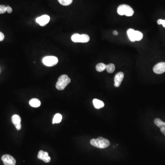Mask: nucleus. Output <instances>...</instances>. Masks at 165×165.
<instances>
[{
    "label": "nucleus",
    "mask_w": 165,
    "mask_h": 165,
    "mask_svg": "<svg viewBox=\"0 0 165 165\" xmlns=\"http://www.w3.org/2000/svg\"><path fill=\"white\" fill-rule=\"evenodd\" d=\"M90 144L92 146L100 149L107 148L110 144L108 140L102 137H100L96 139H92L90 140Z\"/></svg>",
    "instance_id": "1"
},
{
    "label": "nucleus",
    "mask_w": 165,
    "mask_h": 165,
    "mask_svg": "<svg viewBox=\"0 0 165 165\" xmlns=\"http://www.w3.org/2000/svg\"><path fill=\"white\" fill-rule=\"evenodd\" d=\"M71 79L68 76L65 74L62 75L58 79V81L56 84V88L58 90H63L66 86L70 83Z\"/></svg>",
    "instance_id": "2"
},
{
    "label": "nucleus",
    "mask_w": 165,
    "mask_h": 165,
    "mask_svg": "<svg viewBox=\"0 0 165 165\" xmlns=\"http://www.w3.org/2000/svg\"><path fill=\"white\" fill-rule=\"evenodd\" d=\"M118 14L120 15H126V16L130 17L134 13V11L130 6L126 4L120 5L117 9Z\"/></svg>",
    "instance_id": "3"
},
{
    "label": "nucleus",
    "mask_w": 165,
    "mask_h": 165,
    "mask_svg": "<svg viewBox=\"0 0 165 165\" xmlns=\"http://www.w3.org/2000/svg\"><path fill=\"white\" fill-rule=\"evenodd\" d=\"M71 39L75 43H87L90 41V38L86 34L79 35L77 33L73 34L71 37Z\"/></svg>",
    "instance_id": "4"
},
{
    "label": "nucleus",
    "mask_w": 165,
    "mask_h": 165,
    "mask_svg": "<svg viewBox=\"0 0 165 165\" xmlns=\"http://www.w3.org/2000/svg\"><path fill=\"white\" fill-rule=\"evenodd\" d=\"M42 61L45 66L53 67L57 64L58 59L55 56H47L43 58Z\"/></svg>",
    "instance_id": "5"
},
{
    "label": "nucleus",
    "mask_w": 165,
    "mask_h": 165,
    "mask_svg": "<svg viewBox=\"0 0 165 165\" xmlns=\"http://www.w3.org/2000/svg\"><path fill=\"white\" fill-rule=\"evenodd\" d=\"M4 165H15L16 161L14 158L9 155H4L1 157Z\"/></svg>",
    "instance_id": "6"
},
{
    "label": "nucleus",
    "mask_w": 165,
    "mask_h": 165,
    "mask_svg": "<svg viewBox=\"0 0 165 165\" xmlns=\"http://www.w3.org/2000/svg\"><path fill=\"white\" fill-rule=\"evenodd\" d=\"M153 71L156 74H162L165 72V62H161L156 64L153 67Z\"/></svg>",
    "instance_id": "7"
},
{
    "label": "nucleus",
    "mask_w": 165,
    "mask_h": 165,
    "mask_svg": "<svg viewBox=\"0 0 165 165\" xmlns=\"http://www.w3.org/2000/svg\"><path fill=\"white\" fill-rule=\"evenodd\" d=\"M50 20V17L47 15H42L41 16L37 17L36 22L41 26H45L48 23Z\"/></svg>",
    "instance_id": "8"
},
{
    "label": "nucleus",
    "mask_w": 165,
    "mask_h": 165,
    "mask_svg": "<svg viewBox=\"0 0 165 165\" xmlns=\"http://www.w3.org/2000/svg\"><path fill=\"white\" fill-rule=\"evenodd\" d=\"M37 157L39 159L41 160L45 163L49 162L51 160V157L49 156L48 153L47 152H45L43 150H40L39 152Z\"/></svg>",
    "instance_id": "9"
},
{
    "label": "nucleus",
    "mask_w": 165,
    "mask_h": 165,
    "mask_svg": "<svg viewBox=\"0 0 165 165\" xmlns=\"http://www.w3.org/2000/svg\"><path fill=\"white\" fill-rule=\"evenodd\" d=\"M124 73L122 72H119L116 74L114 78V86L119 87L124 79Z\"/></svg>",
    "instance_id": "10"
},
{
    "label": "nucleus",
    "mask_w": 165,
    "mask_h": 165,
    "mask_svg": "<svg viewBox=\"0 0 165 165\" xmlns=\"http://www.w3.org/2000/svg\"><path fill=\"white\" fill-rule=\"evenodd\" d=\"M93 103L94 106L97 109L103 108L104 106V103L102 101L97 99H94L93 100Z\"/></svg>",
    "instance_id": "11"
},
{
    "label": "nucleus",
    "mask_w": 165,
    "mask_h": 165,
    "mask_svg": "<svg viewBox=\"0 0 165 165\" xmlns=\"http://www.w3.org/2000/svg\"><path fill=\"white\" fill-rule=\"evenodd\" d=\"M29 104L30 106L33 108H39L41 105V101L36 98H34L30 100V101L29 102Z\"/></svg>",
    "instance_id": "12"
},
{
    "label": "nucleus",
    "mask_w": 165,
    "mask_h": 165,
    "mask_svg": "<svg viewBox=\"0 0 165 165\" xmlns=\"http://www.w3.org/2000/svg\"><path fill=\"white\" fill-rule=\"evenodd\" d=\"M135 30L134 29H129L127 31V34L131 41L134 42L136 41L135 37Z\"/></svg>",
    "instance_id": "13"
},
{
    "label": "nucleus",
    "mask_w": 165,
    "mask_h": 165,
    "mask_svg": "<svg viewBox=\"0 0 165 165\" xmlns=\"http://www.w3.org/2000/svg\"><path fill=\"white\" fill-rule=\"evenodd\" d=\"M12 121L13 124L14 125L19 124H21V119L19 116L18 115L15 114L13 116L12 118Z\"/></svg>",
    "instance_id": "14"
},
{
    "label": "nucleus",
    "mask_w": 165,
    "mask_h": 165,
    "mask_svg": "<svg viewBox=\"0 0 165 165\" xmlns=\"http://www.w3.org/2000/svg\"><path fill=\"white\" fill-rule=\"evenodd\" d=\"M62 117L60 113H57L53 118L52 124H59L62 120Z\"/></svg>",
    "instance_id": "15"
},
{
    "label": "nucleus",
    "mask_w": 165,
    "mask_h": 165,
    "mask_svg": "<svg viewBox=\"0 0 165 165\" xmlns=\"http://www.w3.org/2000/svg\"><path fill=\"white\" fill-rule=\"evenodd\" d=\"M106 65L103 63H100L96 66V70L99 72H102L106 70Z\"/></svg>",
    "instance_id": "16"
},
{
    "label": "nucleus",
    "mask_w": 165,
    "mask_h": 165,
    "mask_svg": "<svg viewBox=\"0 0 165 165\" xmlns=\"http://www.w3.org/2000/svg\"><path fill=\"white\" fill-rule=\"evenodd\" d=\"M106 70L108 73H112L114 72L115 70V66L113 64H109L106 65Z\"/></svg>",
    "instance_id": "17"
},
{
    "label": "nucleus",
    "mask_w": 165,
    "mask_h": 165,
    "mask_svg": "<svg viewBox=\"0 0 165 165\" xmlns=\"http://www.w3.org/2000/svg\"><path fill=\"white\" fill-rule=\"evenodd\" d=\"M135 37L136 41H141L143 38V35L141 32L135 30Z\"/></svg>",
    "instance_id": "18"
},
{
    "label": "nucleus",
    "mask_w": 165,
    "mask_h": 165,
    "mask_svg": "<svg viewBox=\"0 0 165 165\" xmlns=\"http://www.w3.org/2000/svg\"><path fill=\"white\" fill-rule=\"evenodd\" d=\"M61 5L63 6H68L73 2V0H58Z\"/></svg>",
    "instance_id": "19"
},
{
    "label": "nucleus",
    "mask_w": 165,
    "mask_h": 165,
    "mask_svg": "<svg viewBox=\"0 0 165 165\" xmlns=\"http://www.w3.org/2000/svg\"><path fill=\"white\" fill-rule=\"evenodd\" d=\"M163 122L162 120H160L159 118H156L154 121V123L157 126V127H159L160 125L162 124Z\"/></svg>",
    "instance_id": "20"
},
{
    "label": "nucleus",
    "mask_w": 165,
    "mask_h": 165,
    "mask_svg": "<svg viewBox=\"0 0 165 165\" xmlns=\"http://www.w3.org/2000/svg\"><path fill=\"white\" fill-rule=\"evenodd\" d=\"M7 12L6 6L0 5V14H3Z\"/></svg>",
    "instance_id": "21"
},
{
    "label": "nucleus",
    "mask_w": 165,
    "mask_h": 165,
    "mask_svg": "<svg viewBox=\"0 0 165 165\" xmlns=\"http://www.w3.org/2000/svg\"><path fill=\"white\" fill-rule=\"evenodd\" d=\"M159 128H160V130L163 134L165 135V122H163L162 124L160 125Z\"/></svg>",
    "instance_id": "22"
},
{
    "label": "nucleus",
    "mask_w": 165,
    "mask_h": 165,
    "mask_svg": "<svg viewBox=\"0 0 165 165\" xmlns=\"http://www.w3.org/2000/svg\"><path fill=\"white\" fill-rule=\"evenodd\" d=\"M157 23L159 25L162 24L163 27L165 28V20L161 19H159L157 21Z\"/></svg>",
    "instance_id": "23"
},
{
    "label": "nucleus",
    "mask_w": 165,
    "mask_h": 165,
    "mask_svg": "<svg viewBox=\"0 0 165 165\" xmlns=\"http://www.w3.org/2000/svg\"><path fill=\"white\" fill-rule=\"evenodd\" d=\"M6 9H7V12L8 13H12V11H13L12 8H11L10 6H7V7H6Z\"/></svg>",
    "instance_id": "24"
},
{
    "label": "nucleus",
    "mask_w": 165,
    "mask_h": 165,
    "mask_svg": "<svg viewBox=\"0 0 165 165\" xmlns=\"http://www.w3.org/2000/svg\"><path fill=\"white\" fill-rule=\"evenodd\" d=\"M4 39V35L3 33L0 32V41H3Z\"/></svg>",
    "instance_id": "25"
},
{
    "label": "nucleus",
    "mask_w": 165,
    "mask_h": 165,
    "mask_svg": "<svg viewBox=\"0 0 165 165\" xmlns=\"http://www.w3.org/2000/svg\"><path fill=\"white\" fill-rule=\"evenodd\" d=\"M15 127L18 130H20L21 128V124H19L16 125H15Z\"/></svg>",
    "instance_id": "26"
},
{
    "label": "nucleus",
    "mask_w": 165,
    "mask_h": 165,
    "mask_svg": "<svg viewBox=\"0 0 165 165\" xmlns=\"http://www.w3.org/2000/svg\"><path fill=\"white\" fill-rule=\"evenodd\" d=\"M113 34L115 35H118V32L115 30V31H113Z\"/></svg>",
    "instance_id": "27"
}]
</instances>
